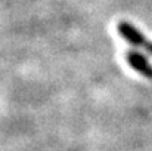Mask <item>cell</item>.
I'll return each instance as SVG.
<instances>
[{"mask_svg":"<svg viewBox=\"0 0 152 151\" xmlns=\"http://www.w3.org/2000/svg\"><path fill=\"white\" fill-rule=\"evenodd\" d=\"M117 28H118L120 36H121L127 43H130L132 46L142 48V49H145L148 53L152 55V42L148 40L133 24H130V22H127V21H121V22H118Z\"/></svg>","mask_w":152,"mask_h":151,"instance_id":"cell-1","label":"cell"},{"mask_svg":"<svg viewBox=\"0 0 152 151\" xmlns=\"http://www.w3.org/2000/svg\"><path fill=\"white\" fill-rule=\"evenodd\" d=\"M126 59L129 65L136 70L139 74H142L146 79H152V64L148 61L145 55H142L137 50H127L126 52Z\"/></svg>","mask_w":152,"mask_h":151,"instance_id":"cell-2","label":"cell"}]
</instances>
